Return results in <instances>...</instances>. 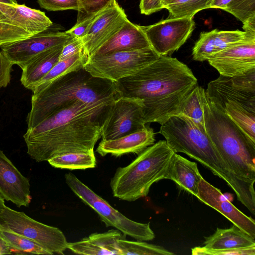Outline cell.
Masks as SVG:
<instances>
[{"label": "cell", "instance_id": "obj_36", "mask_svg": "<svg viewBox=\"0 0 255 255\" xmlns=\"http://www.w3.org/2000/svg\"><path fill=\"white\" fill-rule=\"evenodd\" d=\"M40 6L48 11L74 9L78 11V0H37Z\"/></svg>", "mask_w": 255, "mask_h": 255}, {"label": "cell", "instance_id": "obj_38", "mask_svg": "<svg viewBox=\"0 0 255 255\" xmlns=\"http://www.w3.org/2000/svg\"><path fill=\"white\" fill-rule=\"evenodd\" d=\"M214 0H190L186 5L181 17H192L198 12L210 8Z\"/></svg>", "mask_w": 255, "mask_h": 255}, {"label": "cell", "instance_id": "obj_22", "mask_svg": "<svg viewBox=\"0 0 255 255\" xmlns=\"http://www.w3.org/2000/svg\"><path fill=\"white\" fill-rule=\"evenodd\" d=\"M117 229H111L103 233H95L82 240L67 244L68 249L79 255H121L117 241L125 239Z\"/></svg>", "mask_w": 255, "mask_h": 255}, {"label": "cell", "instance_id": "obj_15", "mask_svg": "<svg viewBox=\"0 0 255 255\" xmlns=\"http://www.w3.org/2000/svg\"><path fill=\"white\" fill-rule=\"evenodd\" d=\"M128 19L124 10L117 2L102 11L96 18L88 33L81 39L89 57L113 36Z\"/></svg>", "mask_w": 255, "mask_h": 255}, {"label": "cell", "instance_id": "obj_30", "mask_svg": "<svg viewBox=\"0 0 255 255\" xmlns=\"http://www.w3.org/2000/svg\"><path fill=\"white\" fill-rule=\"evenodd\" d=\"M205 92L204 88L197 85L184 101L180 114L189 117L205 130L203 106V95Z\"/></svg>", "mask_w": 255, "mask_h": 255}, {"label": "cell", "instance_id": "obj_24", "mask_svg": "<svg viewBox=\"0 0 255 255\" xmlns=\"http://www.w3.org/2000/svg\"><path fill=\"white\" fill-rule=\"evenodd\" d=\"M64 45L46 50L23 65L21 68L22 74L20 81L25 88L31 90L34 86L50 71L58 61Z\"/></svg>", "mask_w": 255, "mask_h": 255}, {"label": "cell", "instance_id": "obj_29", "mask_svg": "<svg viewBox=\"0 0 255 255\" xmlns=\"http://www.w3.org/2000/svg\"><path fill=\"white\" fill-rule=\"evenodd\" d=\"M0 237L10 247L12 253L14 252L16 254L52 255L34 242L1 227Z\"/></svg>", "mask_w": 255, "mask_h": 255}, {"label": "cell", "instance_id": "obj_3", "mask_svg": "<svg viewBox=\"0 0 255 255\" xmlns=\"http://www.w3.org/2000/svg\"><path fill=\"white\" fill-rule=\"evenodd\" d=\"M159 132L175 152H182L199 161L224 180L238 200L251 213L255 212L254 184L238 176L221 157L206 130L190 118L179 114L161 125Z\"/></svg>", "mask_w": 255, "mask_h": 255}, {"label": "cell", "instance_id": "obj_10", "mask_svg": "<svg viewBox=\"0 0 255 255\" xmlns=\"http://www.w3.org/2000/svg\"><path fill=\"white\" fill-rule=\"evenodd\" d=\"M0 227L21 235L38 244L51 255H64L68 242L58 228L39 222L5 206L0 213Z\"/></svg>", "mask_w": 255, "mask_h": 255}, {"label": "cell", "instance_id": "obj_43", "mask_svg": "<svg viewBox=\"0 0 255 255\" xmlns=\"http://www.w3.org/2000/svg\"><path fill=\"white\" fill-rule=\"evenodd\" d=\"M232 0H214L210 8L224 10Z\"/></svg>", "mask_w": 255, "mask_h": 255}, {"label": "cell", "instance_id": "obj_16", "mask_svg": "<svg viewBox=\"0 0 255 255\" xmlns=\"http://www.w3.org/2000/svg\"><path fill=\"white\" fill-rule=\"evenodd\" d=\"M197 198L214 209L253 238L255 239V221L237 209L220 189L203 178L199 183Z\"/></svg>", "mask_w": 255, "mask_h": 255}, {"label": "cell", "instance_id": "obj_2", "mask_svg": "<svg viewBox=\"0 0 255 255\" xmlns=\"http://www.w3.org/2000/svg\"><path fill=\"white\" fill-rule=\"evenodd\" d=\"M120 97L142 100L145 124L160 125L180 114L182 104L197 79L185 64L170 56L160 55L134 74L116 82Z\"/></svg>", "mask_w": 255, "mask_h": 255}, {"label": "cell", "instance_id": "obj_14", "mask_svg": "<svg viewBox=\"0 0 255 255\" xmlns=\"http://www.w3.org/2000/svg\"><path fill=\"white\" fill-rule=\"evenodd\" d=\"M207 61L220 75L230 78L255 68V34L247 33L244 39L213 55Z\"/></svg>", "mask_w": 255, "mask_h": 255}, {"label": "cell", "instance_id": "obj_34", "mask_svg": "<svg viewBox=\"0 0 255 255\" xmlns=\"http://www.w3.org/2000/svg\"><path fill=\"white\" fill-rule=\"evenodd\" d=\"M230 79L234 87L242 91L255 94V68Z\"/></svg>", "mask_w": 255, "mask_h": 255}, {"label": "cell", "instance_id": "obj_5", "mask_svg": "<svg viewBox=\"0 0 255 255\" xmlns=\"http://www.w3.org/2000/svg\"><path fill=\"white\" fill-rule=\"evenodd\" d=\"M203 106L205 130L224 160L240 177L255 182V141L226 113L209 101Z\"/></svg>", "mask_w": 255, "mask_h": 255}, {"label": "cell", "instance_id": "obj_19", "mask_svg": "<svg viewBox=\"0 0 255 255\" xmlns=\"http://www.w3.org/2000/svg\"><path fill=\"white\" fill-rule=\"evenodd\" d=\"M150 47V44L141 26L128 19L120 29L100 46L91 56Z\"/></svg>", "mask_w": 255, "mask_h": 255}, {"label": "cell", "instance_id": "obj_35", "mask_svg": "<svg viewBox=\"0 0 255 255\" xmlns=\"http://www.w3.org/2000/svg\"><path fill=\"white\" fill-rule=\"evenodd\" d=\"M191 250L194 255H255V246L226 250H212L196 247Z\"/></svg>", "mask_w": 255, "mask_h": 255}, {"label": "cell", "instance_id": "obj_46", "mask_svg": "<svg viewBox=\"0 0 255 255\" xmlns=\"http://www.w3.org/2000/svg\"><path fill=\"white\" fill-rule=\"evenodd\" d=\"M0 2L10 3L12 4H17V2L16 0H0Z\"/></svg>", "mask_w": 255, "mask_h": 255}, {"label": "cell", "instance_id": "obj_44", "mask_svg": "<svg viewBox=\"0 0 255 255\" xmlns=\"http://www.w3.org/2000/svg\"><path fill=\"white\" fill-rule=\"evenodd\" d=\"M12 251L7 244L0 237V255L12 254Z\"/></svg>", "mask_w": 255, "mask_h": 255}, {"label": "cell", "instance_id": "obj_7", "mask_svg": "<svg viewBox=\"0 0 255 255\" xmlns=\"http://www.w3.org/2000/svg\"><path fill=\"white\" fill-rule=\"evenodd\" d=\"M66 183L86 205L93 209L107 227H112L139 241H149L155 238L150 223L133 221L112 207L107 201L81 182L74 174H65Z\"/></svg>", "mask_w": 255, "mask_h": 255}, {"label": "cell", "instance_id": "obj_33", "mask_svg": "<svg viewBox=\"0 0 255 255\" xmlns=\"http://www.w3.org/2000/svg\"><path fill=\"white\" fill-rule=\"evenodd\" d=\"M77 21L96 14L113 5L116 0H78Z\"/></svg>", "mask_w": 255, "mask_h": 255}, {"label": "cell", "instance_id": "obj_27", "mask_svg": "<svg viewBox=\"0 0 255 255\" xmlns=\"http://www.w3.org/2000/svg\"><path fill=\"white\" fill-rule=\"evenodd\" d=\"M47 161L54 168L69 170L93 168L96 165L94 152L68 153L55 156Z\"/></svg>", "mask_w": 255, "mask_h": 255}, {"label": "cell", "instance_id": "obj_12", "mask_svg": "<svg viewBox=\"0 0 255 255\" xmlns=\"http://www.w3.org/2000/svg\"><path fill=\"white\" fill-rule=\"evenodd\" d=\"M195 25L192 17H168L155 24L141 26L151 48L159 55L169 56L190 37Z\"/></svg>", "mask_w": 255, "mask_h": 255}, {"label": "cell", "instance_id": "obj_41", "mask_svg": "<svg viewBox=\"0 0 255 255\" xmlns=\"http://www.w3.org/2000/svg\"><path fill=\"white\" fill-rule=\"evenodd\" d=\"M166 0H140L139 8L141 13L149 15L165 8Z\"/></svg>", "mask_w": 255, "mask_h": 255}, {"label": "cell", "instance_id": "obj_17", "mask_svg": "<svg viewBox=\"0 0 255 255\" xmlns=\"http://www.w3.org/2000/svg\"><path fill=\"white\" fill-rule=\"evenodd\" d=\"M0 194L4 200L18 207H27L31 201L30 184L11 161L0 150Z\"/></svg>", "mask_w": 255, "mask_h": 255}, {"label": "cell", "instance_id": "obj_31", "mask_svg": "<svg viewBox=\"0 0 255 255\" xmlns=\"http://www.w3.org/2000/svg\"><path fill=\"white\" fill-rule=\"evenodd\" d=\"M118 248L121 255H173L164 248L148 244L143 241H131L125 239H119L117 241Z\"/></svg>", "mask_w": 255, "mask_h": 255}, {"label": "cell", "instance_id": "obj_6", "mask_svg": "<svg viewBox=\"0 0 255 255\" xmlns=\"http://www.w3.org/2000/svg\"><path fill=\"white\" fill-rule=\"evenodd\" d=\"M174 153L165 140H160L127 166L118 168L110 183L113 196L129 202L146 197L153 183L166 179Z\"/></svg>", "mask_w": 255, "mask_h": 255}, {"label": "cell", "instance_id": "obj_20", "mask_svg": "<svg viewBox=\"0 0 255 255\" xmlns=\"http://www.w3.org/2000/svg\"><path fill=\"white\" fill-rule=\"evenodd\" d=\"M247 35V32L239 30L215 29L209 32H202L193 47V59L200 62L207 61L213 55L242 40Z\"/></svg>", "mask_w": 255, "mask_h": 255}, {"label": "cell", "instance_id": "obj_25", "mask_svg": "<svg viewBox=\"0 0 255 255\" xmlns=\"http://www.w3.org/2000/svg\"><path fill=\"white\" fill-rule=\"evenodd\" d=\"M255 239L235 225L228 229L217 228L215 233L205 238L204 248L226 250L255 246Z\"/></svg>", "mask_w": 255, "mask_h": 255}, {"label": "cell", "instance_id": "obj_4", "mask_svg": "<svg viewBox=\"0 0 255 255\" xmlns=\"http://www.w3.org/2000/svg\"><path fill=\"white\" fill-rule=\"evenodd\" d=\"M120 97L116 82L95 77L82 67L56 78L33 93L26 118L27 128L76 102L94 103Z\"/></svg>", "mask_w": 255, "mask_h": 255}, {"label": "cell", "instance_id": "obj_39", "mask_svg": "<svg viewBox=\"0 0 255 255\" xmlns=\"http://www.w3.org/2000/svg\"><path fill=\"white\" fill-rule=\"evenodd\" d=\"M83 48L81 39L74 37L64 45L58 61L68 58L81 51Z\"/></svg>", "mask_w": 255, "mask_h": 255}, {"label": "cell", "instance_id": "obj_13", "mask_svg": "<svg viewBox=\"0 0 255 255\" xmlns=\"http://www.w3.org/2000/svg\"><path fill=\"white\" fill-rule=\"evenodd\" d=\"M51 27L26 39L1 46V53L13 65L16 64L21 68L40 53L65 45L74 37L67 31L60 32Z\"/></svg>", "mask_w": 255, "mask_h": 255}, {"label": "cell", "instance_id": "obj_37", "mask_svg": "<svg viewBox=\"0 0 255 255\" xmlns=\"http://www.w3.org/2000/svg\"><path fill=\"white\" fill-rule=\"evenodd\" d=\"M101 12L77 21L75 25L67 31L74 37L82 39L88 33L96 18Z\"/></svg>", "mask_w": 255, "mask_h": 255}, {"label": "cell", "instance_id": "obj_21", "mask_svg": "<svg viewBox=\"0 0 255 255\" xmlns=\"http://www.w3.org/2000/svg\"><path fill=\"white\" fill-rule=\"evenodd\" d=\"M205 92L209 101L216 106L225 103L238 104L255 112V94L234 87L230 77L220 75L208 84Z\"/></svg>", "mask_w": 255, "mask_h": 255}, {"label": "cell", "instance_id": "obj_40", "mask_svg": "<svg viewBox=\"0 0 255 255\" xmlns=\"http://www.w3.org/2000/svg\"><path fill=\"white\" fill-rule=\"evenodd\" d=\"M13 65L0 51V89L6 87L10 81V72Z\"/></svg>", "mask_w": 255, "mask_h": 255}, {"label": "cell", "instance_id": "obj_8", "mask_svg": "<svg viewBox=\"0 0 255 255\" xmlns=\"http://www.w3.org/2000/svg\"><path fill=\"white\" fill-rule=\"evenodd\" d=\"M53 23L45 12L24 4L0 1V47L46 30Z\"/></svg>", "mask_w": 255, "mask_h": 255}, {"label": "cell", "instance_id": "obj_1", "mask_svg": "<svg viewBox=\"0 0 255 255\" xmlns=\"http://www.w3.org/2000/svg\"><path fill=\"white\" fill-rule=\"evenodd\" d=\"M117 98L76 102L27 128L23 135L27 153L39 162L68 153L94 152L102 125Z\"/></svg>", "mask_w": 255, "mask_h": 255}, {"label": "cell", "instance_id": "obj_18", "mask_svg": "<svg viewBox=\"0 0 255 255\" xmlns=\"http://www.w3.org/2000/svg\"><path fill=\"white\" fill-rule=\"evenodd\" d=\"M153 128L145 127L142 130L111 140H102L96 152L102 156L108 154L116 157L130 153L139 154L154 143Z\"/></svg>", "mask_w": 255, "mask_h": 255}, {"label": "cell", "instance_id": "obj_26", "mask_svg": "<svg viewBox=\"0 0 255 255\" xmlns=\"http://www.w3.org/2000/svg\"><path fill=\"white\" fill-rule=\"evenodd\" d=\"M88 58L89 55L83 48L81 51L68 58L58 61L50 71L34 86L31 89L33 93L39 92L56 78L84 67Z\"/></svg>", "mask_w": 255, "mask_h": 255}, {"label": "cell", "instance_id": "obj_42", "mask_svg": "<svg viewBox=\"0 0 255 255\" xmlns=\"http://www.w3.org/2000/svg\"><path fill=\"white\" fill-rule=\"evenodd\" d=\"M190 0H166L165 8L169 11V17H181L186 5Z\"/></svg>", "mask_w": 255, "mask_h": 255}, {"label": "cell", "instance_id": "obj_9", "mask_svg": "<svg viewBox=\"0 0 255 255\" xmlns=\"http://www.w3.org/2000/svg\"><path fill=\"white\" fill-rule=\"evenodd\" d=\"M160 55L151 47L89 57L84 68L93 76L116 82L132 75Z\"/></svg>", "mask_w": 255, "mask_h": 255}, {"label": "cell", "instance_id": "obj_23", "mask_svg": "<svg viewBox=\"0 0 255 255\" xmlns=\"http://www.w3.org/2000/svg\"><path fill=\"white\" fill-rule=\"evenodd\" d=\"M203 178L196 162L174 153L170 161L166 176L183 190L197 197L200 180Z\"/></svg>", "mask_w": 255, "mask_h": 255}, {"label": "cell", "instance_id": "obj_45", "mask_svg": "<svg viewBox=\"0 0 255 255\" xmlns=\"http://www.w3.org/2000/svg\"><path fill=\"white\" fill-rule=\"evenodd\" d=\"M5 206L4 199L0 194V213L3 210Z\"/></svg>", "mask_w": 255, "mask_h": 255}, {"label": "cell", "instance_id": "obj_28", "mask_svg": "<svg viewBox=\"0 0 255 255\" xmlns=\"http://www.w3.org/2000/svg\"><path fill=\"white\" fill-rule=\"evenodd\" d=\"M217 107L226 113L255 141V112L243 106L230 103H226Z\"/></svg>", "mask_w": 255, "mask_h": 255}, {"label": "cell", "instance_id": "obj_32", "mask_svg": "<svg viewBox=\"0 0 255 255\" xmlns=\"http://www.w3.org/2000/svg\"><path fill=\"white\" fill-rule=\"evenodd\" d=\"M225 10L244 24L255 19V0H232Z\"/></svg>", "mask_w": 255, "mask_h": 255}, {"label": "cell", "instance_id": "obj_11", "mask_svg": "<svg viewBox=\"0 0 255 255\" xmlns=\"http://www.w3.org/2000/svg\"><path fill=\"white\" fill-rule=\"evenodd\" d=\"M142 100L120 97L111 105L102 126V140H111L142 130L145 128Z\"/></svg>", "mask_w": 255, "mask_h": 255}]
</instances>
